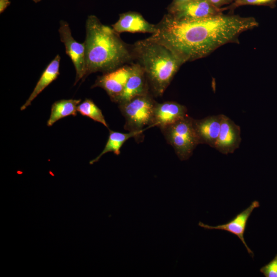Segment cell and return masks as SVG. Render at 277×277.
<instances>
[{"mask_svg":"<svg viewBox=\"0 0 277 277\" xmlns=\"http://www.w3.org/2000/svg\"><path fill=\"white\" fill-rule=\"evenodd\" d=\"M156 26L149 37L167 46L186 63L205 57L227 44H239L240 34L259 23L253 17L229 13L193 20L167 14Z\"/></svg>","mask_w":277,"mask_h":277,"instance_id":"1","label":"cell"},{"mask_svg":"<svg viewBox=\"0 0 277 277\" xmlns=\"http://www.w3.org/2000/svg\"><path fill=\"white\" fill-rule=\"evenodd\" d=\"M85 77L92 73L112 71L134 60L131 46L124 43L112 27L93 15L86 22Z\"/></svg>","mask_w":277,"mask_h":277,"instance_id":"2","label":"cell"},{"mask_svg":"<svg viewBox=\"0 0 277 277\" xmlns=\"http://www.w3.org/2000/svg\"><path fill=\"white\" fill-rule=\"evenodd\" d=\"M131 48L134 60L145 71L150 93L162 96L185 62L167 46L150 37L136 42Z\"/></svg>","mask_w":277,"mask_h":277,"instance_id":"3","label":"cell"},{"mask_svg":"<svg viewBox=\"0 0 277 277\" xmlns=\"http://www.w3.org/2000/svg\"><path fill=\"white\" fill-rule=\"evenodd\" d=\"M151 93L139 95L118 105L125 118L124 129L128 132H144L152 127L153 111L156 101Z\"/></svg>","mask_w":277,"mask_h":277,"instance_id":"4","label":"cell"},{"mask_svg":"<svg viewBox=\"0 0 277 277\" xmlns=\"http://www.w3.org/2000/svg\"><path fill=\"white\" fill-rule=\"evenodd\" d=\"M188 115L161 129L166 142L170 145L181 161L188 160L199 142Z\"/></svg>","mask_w":277,"mask_h":277,"instance_id":"5","label":"cell"},{"mask_svg":"<svg viewBox=\"0 0 277 277\" xmlns=\"http://www.w3.org/2000/svg\"><path fill=\"white\" fill-rule=\"evenodd\" d=\"M60 39L65 45L66 53L72 61L76 71L74 85L80 80L85 78L86 51L84 42L80 43L76 41L71 34L68 23L61 21L58 29Z\"/></svg>","mask_w":277,"mask_h":277,"instance_id":"6","label":"cell"},{"mask_svg":"<svg viewBox=\"0 0 277 277\" xmlns=\"http://www.w3.org/2000/svg\"><path fill=\"white\" fill-rule=\"evenodd\" d=\"M168 14L183 20L202 19L223 13L222 8L214 6L208 0H192L167 8Z\"/></svg>","mask_w":277,"mask_h":277,"instance_id":"7","label":"cell"},{"mask_svg":"<svg viewBox=\"0 0 277 277\" xmlns=\"http://www.w3.org/2000/svg\"><path fill=\"white\" fill-rule=\"evenodd\" d=\"M130 74V65H124L97 77L91 88H103L111 101L117 103Z\"/></svg>","mask_w":277,"mask_h":277,"instance_id":"8","label":"cell"},{"mask_svg":"<svg viewBox=\"0 0 277 277\" xmlns=\"http://www.w3.org/2000/svg\"><path fill=\"white\" fill-rule=\"evenodd\" d=\"M260 206V203L257 201H253L249 206L238 214L231 220L226 223L217 226H210L201 222L199 226L206 229H216L226 231L239 238L246 248L249 254L253 258L254 253L247 245L244 237L248 219L254 209Z\"/></svg>","mask_w":277,"mask_h":277,"instance_id":"9","label":"cell"},{"mask_svg":"<svg viewBox=\"0 0 277 277\" xmlns=\"http://www.w3.org/2000/svg\"><path fill=\"white\" fill-rule=\"evenodd\" d=\"M187 108L174 101L156 102L153 111L152 127L161 129L186 116Z\"/></svg>","mask_w":277,"mask_h":277,"instance_id":"10","label":"cell"},{"mask_svg":"<svg viewBox=\"0 0 277 277\" xmlns=\"http://www.w3.org/2000/svg\"><path fill=\"white\" fill-rule=\"evenodd\" d=\"M241 141L240 127L223 114L220 131L214 148L224 154L232 153L239 148Z\"/></svg>","mask_w":277,"mask_h":277,"instance_id":"11","label":"cell"},{"mask_svg":"<svg viewBox=\"0 0 277 277\" xmlns=\"http://www.w3.org/2000/svg\"><path fill=\"white\" fill-rule=\"evenodd\" d=\"M149 93V87L144 69L138 64L132 63L130 75L117 104L125 103L135 96Z\"/></svg>","mask_w":277,"mask_h":277,"instance_id":"12","label":"cell"},{"mask_svg":"<svg viewBox=\"0 0 277 277\" xmlns=\"http://www.w3.org/2000/svg\"><path fill=\"white\" fill-rule=\"evenodd\" d=\"M223 114L210 115L193 120L199 144H205L214 148L220 131Z\"/></svg>","mask_w":277,"mask_h":277,"instance_id":"13","label":"cell"},{"mask_svg":"<svg viewBox=\"0 0 277 277\" xmlns=\"http://www.w3.org/2000/svg\"><path fill=\"white\" fill-rule=\"evenodd\" d=\"M112 27L118 33L128 32L153 34L156 31V25L149 23L140 13L132 11L120 14L118 20Z\"/></svg>","mask_w":277,"mask_h":277,"instance_id":"14","label":"cell"},{"mask_svg":"<svg viewBox=\"0 0 277 277\" xmlns=\"http://www.w3.org/2000/svg\"><path fill=\"white\" fill-rule=\"evenodd\" d=\"M60 56L57 55L49 64L42 74L32 92L25 103L21 106V110H24L30 106L37 96L57 78L60 74Z\"/></svg>","mask_w":277,"mask_h":277,"instance_id":"15","label":"cell"},{"mask_svg":"<svg viewBox=\"0 0 277 277\" xmlns=\"http://www.w3.org/2000/svg\"><path fill=\"white\" fill-rule=\"evenodd\" d=\"M109 132L108 140L104 149L96 157L89 162L90 164L92 165L97 162L104 154L108 152H112L115 155H118L121 153V147L131 137L135 138L137 143L143 141L144 139L143 136L144 132L123 133L109 129Z\"/></svg>","mask_w":277,"mask_h":277,"instance_id":"16","label":"cell"},{"mask_svg":"<svg viewBox=\"0 0 277 277\" xmlns=\"http://www.w3.org/2000/svg\"><path fill=\"white\" fill-rule=\"evenodd\" d=\"M81 102V99H63L55 102L51 106L50 115L47 125L50 127L64 117L70 115L76 116L77 106Z\"/></svg>","mask_w":277,"mask_h":277,"instance_id":"17","label":"cell"},{"mask_svg":"<svg viewBox=\"0 0 277 277\" xmlns=\"http://www.w3.org/2000/svg\"><path fill=\"white\" fill-rule=\"evenodd\" d=\"M77 110V112L83 116L88 117L94 121L100 123L106 127L108 128V125L105 120L102 110L92 100L86 98L83 102L79 104Z\"/></svg>","mask_w":277,"mask_h":277,"instance_id":"18","label":"cell"},{"mask_svg":"<svg viewBox=\"0 0 277 277\" xmlns=\"http://www.w3.org/2000/svg\"><path fill=\"white\" fill-rule=\"evenodd\" d=\"M277 0H235L231 4L222 7L223 11L228 10L229 14H233L237 8L246 5L267 6L270 8H274Z\"/></svg>","mask_w":277,"mask_h":277,"instance_id":"19","label":"cell"},{"mask_svg":"<svg viewBox=\"0 0 277 277\" xmlns=\"http://www.w3.org/2000/svg\"><path fill=\"white\" fill-rule=\"evenodd\" d=\"M260 271L265 277H277V254L270 262L261 267Z\"/></svg>","mask_w":277,"mask_h":277,"instance_id":"20","label":"cell"},{"mask_svg":"<svg viewBox=\"0 0 277 277\" xmlns=\"http://www.w3.org/2000/svg\"><path fill=\"white\" fill-rule=\"evenodd\" d=\"M211 4L218 8H221L223 6L229 5L235 0H208Z\"/></svg>","mask_w":277,"mask_h":277,"instance_id":"21","label":"cell"},{"mask_svg":"<svg viewBox=\"0 0 277 277\" xmlns=\"http://www.w3.org/2000/svg\"><path fill=\"white\" fill-rule=\"evenodd\" d=\"M10 4L9 0H0V12L2 13Z\"/></svg>","mask_w":277,"mask_h":277,"instance_id":"22","label":"cell"},{"mask_svg":"<svg viewBox=\"0 0 277 277\" xmlns=\"http://www.w3.org/2000/svg\"><path fill=\"white\" fill-rule=\"evenodd\" d=\"M192 0H173L172 3L169 5V6H173L177 5L187 2H189Z\"/></svg>","mask_w":277,"mask_h":277,"instance_id":"23","label":"cell"},{"mask_svg":"<svg viewBox=\"0 0 277 277\" xmlns=\"http://www.w3.org/2000/svg\"><path fill=\"white\" fill-rule=\"evenodd\" d=\"M35 3H37L40 2L41 0H32Z\"/></svg>","mask_w":277,"mask_h":277,"instance_id":"24","label":"cell"}]
</instances>
